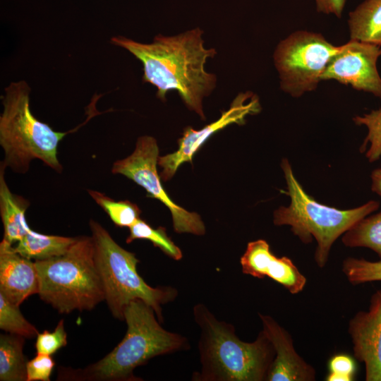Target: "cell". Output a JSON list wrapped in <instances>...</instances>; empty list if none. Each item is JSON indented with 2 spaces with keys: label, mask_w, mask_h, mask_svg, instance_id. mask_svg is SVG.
Instances as JSON below:
<instances>
[{
  "label": "cell",
  "mask_w": 381,
  "mask_h": 381,
  "mask_svg": "<svg viewBox=\"0 0 381 381\" xmlns=\"http://www.w3.org/2000/svg\"><path fill=\"white\" fill-rule=\"evenodd\" d=\"M202 33L197 28L175 36L159 35L150 44L117 36L111 43L127 49L141 61L143 80L157 87L159 99L165 101L169 90H176L188 108L205 119L202 99L211 93L217 80L214 74L205 70V64L217 52L214 48L204 47Z\"/></svg>",
  "instance_id": "cell-1"
},
{
  "label": "cell",
  "mask_w": 381,
  "mask_h": 381,
  "mask_svg": "<svg viewBox=\"0 0 381 381\" xmlns=\"http://www.w3.org/2000/svg\"><path fill=\"white\" fill-rule=\"evenodd\" d=\"M193 314L200 329L201 367L192 380H267L275 351L262 331L253 341L246 342L237 337L231 324L218 320L204 304L195 305Z\"/></svg>",
  "instance_id": "cell-2"
},
{
  "label": "cell",
  "mask_w": 381,
  "mask_h": 381,
  "mask_svg": "<svg viewBox=\"0 0 381 381\" xmlns=\"http://www.w3.org/2000/svg\"><path fill=\"white\" fill-rule=\"evenodd\" d=\"M155 310L142 300L131 301L124 311L125 337L106 356L84 369L64 372L63 377L77 380H140L133 370L153 357L189 349L180 334L164 329Z\"/></svg>",
  "instance_id": "cell-3"
},
{
  "label": "cell",
  "mask_w": 381,
  "mask_h": 381,
  "mask_svg": "<svg viewBox=\"0 0 381 381\" xmlns=\"http://www.w3.org/2000/svg\"><path fill=\"white\" fill-rule=\"evenodd\" d=\"M281 167L291 202L289 206H281L274 211L273 222L276 226H289L291 232L305 244L311 243L314 238L317 242L314 260L318 267L323 268L335 241L359 220L378 210L380 203L370 200L349 210L323 205L304 190L287 159H282Z\"/></svg>",
  "instance_id": "cell-4"
},
{
  "label": "cell",
  "mask_w": 381,
  "mask_h": 381,
  "mask_svg": "<svg viewBox=\"0 0 381 381\" xmlns=\"http://www.w3.org/2000/svg\"><path fill=\"white\" fill-rule=\"evenodd\" d=\"M30 92L25 81L13 82L5 89L0 116V145L4 152L1 164L24 174L30 162L37 159L61 172L57 147L69 132L55 131L32 114Z\"/></svg>",
  "instance_id": "cell-5"
},
{
  "label": "cell",
  "mask_w": 381,
  "mask_h": 381,
  "mask_svg": "<svg viewBox=\"0 0 381 381\" xmlns=\"http://www.w3.org/2000/svg\"><path fill=\"white\" fill-rule=\"evenodd\" d=\"M35 262L38 294L59 313L91 310L104 300L91 236L77 237L64 254Z\"/></svg>",
  "instance_id": "cell-6"
},
{
  "label": "cell",
  "mask_w": 381,
  "mask_h": 381,
  "mask_svg": "<svg viewBox=\"0 0 381 381\" xmlns=\"http://www.w3.org/2000/svg\"><path fill=\"white\" fill-rule=\"evenodd\" d=\"M89 224L104 301L112 315L124 320L126 308L139 299L151 306L162 322V306L173 301L178 291L171 286L148 285L137 272L139 260L135 255L121 247L99 223L91 219Z\"/></svg>",
  "instance_id": "cell-7"
},
{
  "label": "cell",
  "mask_w": 381,
  "mask_h": 381,
  "mask_svg": "<svg viewBox=\"0 0 381 381\" xmlns=\"http://www.w3.org/2000/svg\"><path fill=\"white\" fill-rule=\"evenodd\" d=\"M338 49L339 46L319 32L296 30L291 33L279 42L273 55L280 88L295 98L315 90Z\"/></svg>",
  "instance_id": "cell-8"
},
{
  "label": "cell",
  "mask_w": 381,
  "mask_h": 381,
  "mask_svg": "<svg viewBox=\"0 0 381 381\" xmlns=\"http://www.w3.org/2000/svg\"><path fill=\"white\" fill-rule=\"evenodd\" d=\"M159 147L152 136L140 137L133 153L116 161L111 172L122 174L143 187L147 196L159 200L170 210L174 229L176 233H189L202 236L205 226L200 216L177 205L165 192L157 172Z\"/></svg>",
  "instance_id": "cell-9"
},
{
  "label": "cell",
  "mask_w": 381,
  "mask_h": 381,
  "mask_svg": "<svg viewBox=\"0 0 381 381\" xmlns=\"http://www.w3.org/2000/svg\"><path fill=\"white\" fill-rule=\"evenodd\" d=\"M380 56V45L350 40L339 46L321 80H334L381 99V77L377 68Z\"/></svg>",
  "instance_id": "cell-10"
},
{
  "label": "cell",
  "mask_w": 381,
  "mask_h": 381,
  "mask_svg": "<svg viewBox=\"0 0 381 381\" xmlns=\"http://www.w3.org/2000/svg\"><path fill=\"white\" fill-rule=\"evenodd\" d=\"M260 109L259 99L255 94L241 92L233 100L229 109L222 111L218 120L199 131L186 127L178 140L179 149L158 158V164L162 168L159 174L161 179L170 180L182 164L191 162L193 155L214 133L232 123H244L247 116L256 114Z\"/></svg>",
  "instance_id": "cell-11"
},
{
  "label": "cell",
  "mask_w": 381,
  "mask_h": 381,
  "mask_svg": "<svg viewBox=\"0 0 381 381\" xmlns=\"http://www.w3.org/2000/svg\"><path fill=\"white\" fill-rule=\"evenodd\" d=\"M348 332L354 356L365 365V380L381 381V289L371 296L367 311L349 320Z\"/></svg>",
  "instance_id": "cell-12"
},
{
  "label": "cell",
  "mask_w": 381,
  "mask_h": 381,
  "mask_svg": "<svg viewBox=\"0 0 381 381\" xmlns=\"http://www.w3.org/2000/svg\"><path fill=\"white\" fill-rule=\"evenodd\" d=\"M242 272L253 277H267L283 286L291 294L301 292L306 278L288 257L278 258L263 239L250 241L240 259Z\"/></svg>",
  "instance_id": "cell-13"
},
{
  "label": "cell",
  "mask_w": 381,
  "mask_h": 381,
  "mask_svg": "<svg viewBox=\"0 0 381 381\" xmlns=\"http://www.w3.org/2000/svg\"><path fill=\"white\" fill-rule=\"evenodd\" d=\"M262 331L272 343L275 356L268 381H314L315 369L296 351L290 334L272 317L259 313Z\"/></svg>",
  "instance_id": "cell-14"
},
{
  "label": "cell",
  "mask_w": 381,
  "mask_h": 381,
  "mask_svg": "<svg viewBox=\"0 0 381 381\" xmlns=\"http://www.w3.org/2000/svg\"><path fill=\"white\" fill-rule=\"evenodd\" d=\"M39 292L35 261L17 253L13 245L0 243V293L16 306Z\"/></svg>",
  "instance_id": "cell-15"
},
{
  "label": "cell",
  "mask_w": 381,
  "mask_h": 381,
  "mask_svg": "<svg viewBox=\"0 0 381 381\" xmlns=\"http://www.w3.org/2000/svg\"><path fill=\"white\" fill-rule=\"evenodd\" d=\"M5 167L0 169V214L4 226L3 240L13 245L31 229L26 221L28 202L10 190L4 178Z\"/></svg>",
  "instance_id": "cell-16"
},
{
  "label": "cell",
  "mask_w": 381,
  "mask_h": 381,
  "mask_svg": "<svg viewBox=\"0 0 381 381\" xmlns=\"http://www.w3.org/2000/svg\"><path fill=\"white\" fill-rule=\"evenodd\" d=\"M350 40L381 46V0H365L349 14Z\"/></svg>",
  "instance_id": "cell-17"
},
{
  "label": "cell",
  "mask_w": 381,
  "mask_h": 381,
  "mask_svg": "<svg viewBox=\"0 0 381 381\" xmlns=\"http://www.w3.org/2000/svg\"><path fill=\"white\" fill-rule=\"evenodd\" d=\"M76 240L77 237L46 235L30 229L14 249L25 258L42 260L64 254Z\"/></svg>",
  "instance_id": "cell-18"
},
{
  "label": "cell",
  "mask_w": 381,
  "mask_h": 381,
  "mask_svg": "<svg viewBox=\"0 0 381 381\" xmlns=\"http://www.w3.org/2000/svg\"><path fill=\"white\" fill-rule=\"evenodd\" d=\"M24 337L0 335V380L27 381V363L23 352Z\"/></svg>",
  "instance_id": "cell-19"
},
{
  "label": "cell",
  "mask_w": 381,
  "mask_h": 381,
  "mask_svg": "<svg viewBox=\"0 0 381 381\" xmlns=\"http://www.w3.org/2000/svg\"><path fill=\"white\" fill-rule=\"evenodd\" d=\"M341 241L346 247L370 248L381 260V212L359 220L342 235Z\"/></svg>",
  "instance_id": "cell-20"
},
{
  "label": "cell",
  "mask_w": 381,
  "mask_h": 381,
  "mask_svg": "<svg viewBox=\"0 0 381 381\" xmlns=\"http://www.w3.org/2000/svg\"><path fill=\"white\" fill-rule=\"evenodd\" d=\"M130 234L126 243H130L136 239H146L151 241L155 247L174 260L182 258V252L167 235L164 227L154 229L140 218L129 227Z\"/></svg>",
  "instance_id": "cell-21"
},
{
  "label": "cell",
  "mask_w": 381,
  "mask_h": 381,
  "mask_svg": "<svg viewBox=\"0 0 381 381\" xmlns=\"http://www.w3.org/2000/svg\"><path fill=\"white\" fill-rule=\"evenodd\" d=\"M88 193L116 226L129 228L140 219L141 212L135 203L128 200L116 201L96 190H89Z\"/></svg>",
  "instance_id": "cell-22"
},
{
  "label": "cell",
  "mask_w": 381,
  "mask_h": 381,
  "mask_svg": "<svg viewBox=\"0 0 381 381\" xmlns=\"http://www.w3.org/2000/svg\"><path fill=\"white\" fill-rule=\"evenodd\" d=\"M19 307L0 293V329L25 339L37 337L38 330L25 318Z\"/></svg>",
  "instance_id": "cell-23"
},
{
  "label": "cell",
  "mask_w": 381,
  "mask_h": 381,
  "mask_svg": "<svg viewBox=\"0 0 381 381\" xmlns=\"http://www.w3.org/2000/svg\"><path fill=\"white\" fill-rule=\"evenodd\" d=\"M353 121L358 126H363L367 135L361 147L369 162L373 163L381 158V107L361 116H355Z\"/></svg>",
  "instance_id": "cell-24"
},
{
  "label": "cell",
  "mask_w": 381,
  "mask_h": 381,
  "mask_svg": "<svg viewBox=\"0 0 381 381\" xmlns=\"http://www.w3.org/2000/svg\"><path fill=\"white\" fill-rule=\"evenodd\" d=\"M341 270L348 281L354 285L381 281V260L372 262L363 258H347Z\"/></svg>",
  "instance_id": "cell-25"
},
{
  "label": "cell",
  "mask_w": 381,
  "mask_h": 381,
  "mask_svg": "<svg viewBox=\"0 0 381 381\" xmlns=\"http://www.w3.org/2000/svg\"><path fill=\"white\" fill-rule=\"evenodd\" d=\"M37 353L52 356L67 344V334L64 320H61L53 332L44 331L36 337Z\"/></svg>",
  "instance_id": "cell-26"
},
{
  "label": "cell",
  "mask_w": 381,
  "mask_h": 381,
  "mask_svg": "<svg viewBox=\"0 0 381 381\" xmlns=\"http://www.w3.org/2000/svg\"><path fill=\"white\" fill-rule=\"evenodd\" d=\"M55 362L49 355L37 353L27 363V381H49Z\"/></svg>",
  "instance_id": "cell-27"
},
{
  "label": "cell",
  "mask_w": 381,
  "mask_h": 381,
  "mask_svg": "<svg viewBox=\"0 0 381 381\" xmlns=\"http://www.w3.org/2000/svg\"><path fill=\"white\" fill-rule=\"evenodd\" d=\"M329 368L327 381H351L355 372V363L350 356L339 354L331 358Z\"/></svg>",
  "instance_id": "cell-28"
},
{
  "label": "cell",
  "mask_w": 381,
  "mask_h": 381,
  "mask_svg": "<svg viewBox=\"0 0 381 381\" xmlns=\"http://www.w3.org/2000/svg\"><path fill=\"white\" fill-rule=\"evenodd\" d=\"M346 0H315L316 9L325 14H334L341 18Z\"/></svg>",
  "instance_id": "cell-29"
},
{
  "label": "cell",
  "mask_w": 381,
  "mask_h": 381,
  "mask_svg": "<svg viewBox=\"0 0 381 381\" xmlns=\"http://www.w3.org/2000/svg\"><path fill=\"white\" fill-rule=\"evenodd\" d=\"M371 190L381 197V167L371 174Z\"/></svg>",
  "instance_id": "cell-30"
}]
</instances>
